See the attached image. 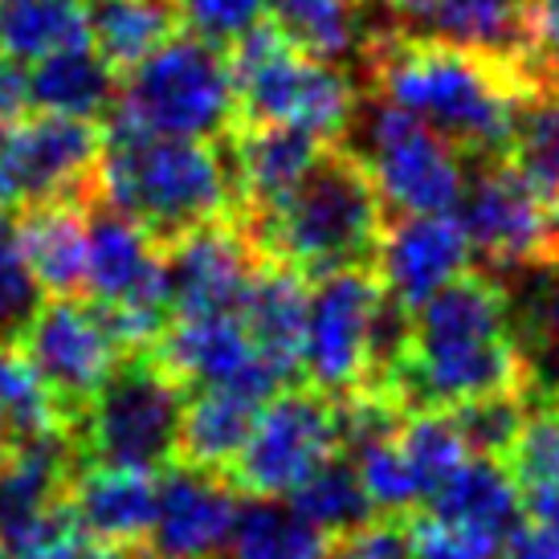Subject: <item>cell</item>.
<instances>
[{
    "mask_svg": "<svg viewBox=\"0 0 559 559\" xmlns=\"http://www.w3.org/2000/svg\"><path fill=\"white\" fill-rule=\"evenodd\" d=\"M413 408H457V404L535 392L527 356L511 319V290L490 274L462 270L408 311L404 343L389 372L376 380Z\"/></svg>",
    "mask_w": 559,
    "mask_h": 559,
    "instance_id": "cell-1",
    "label": "cell"
},
{
    "mask_svg": "<svg viewBox=\"0 0 559 559\" xmlns=\"http://www.w3.org/2000/svg\"><path fill=\"white\" fill-rule=\"evenodd\" d=\"M359 62L376 98L417 115L462 159L511 152L514 107L535 79L531 62L413 37L396 25L364 33Z\"/></svg>",
    "mask_w": 559,
    "mask_h": 559,
    "instance_id": "cell-2",
    "label": "cell"
},
{
    "mask_svg": "<svg viewBox=\"0 0 559 559\" xmlns=\"http://www.w3.org/2000/svg\"><path fill=\"white\" fill-rule=\"evenodd\" d=\"M98 201L143 225L159 246L204 221L237 217L225 147L103 123Z\"/></svg>",
    "mask_w": 559,
    "mask_h": 559,
    "instance_id": "cell-3",
    "label": "cell"
},
{
    "mask_svg": "<svg viewBox=\"0 0 559 559\" xmlns=\"http://www.w3.org/2000/svg\"><path fill=\"white\" fill-rule=\"evenodd\" d=\"M384 221L380 188L352 143H326L282 209L241 225L262 258L319 278L343 265H372Z\"/></svg>",
    "mask_w": 559,
    "mask_h": 559,
    "instance_id": "cell-4",
    "label": "cell"
},
{
    "mask_svg": "<svg viewBox=\"0 0 559 559\" xmlns=\"http://www.w3.org/2000/svg\"><path fill=\"white\" fill-rule=\"evenodd\" d=\"M237 86V123H286L323 143H347L359 94L335 62H323L265 16L229 49Z\"/></svg>",
    "mask_w": 559,
    "mask_h": 559,
    "instance_id": "cell-5",
    "label": "cell"
},
{
    "mask_svg": "<svg viewBox=\"0 0 559 559\" xmlns=\"http://www.w3.org/2000/svg\"><path fill=\"white\" fill-rule=\"evenodd\" d=\"M103 123L180 140H225L237 123L229 49L180 29L168 46L119 79L115 107Z\"/></svg>",
    "mask_w": 559,
    "mask_h": 559,
    "instance_id": "cell-6",
    "label": "cell"
},
{
    "mask_svg": "<svg viewBox=\"0 0 559 559\" xmlns=\"http://www.w3.org/2000/svg\"><path fill=\"white\" fill-rule=\"evenodd\" d=\"M185 392L188 389L159 364L152 347L127 352L107 384L66 429L74 462L164 469L176 462Z\"/></svg>",
    "mask_w": 559,
    "mask_h": 559,
    "instance_id": "cell-7",
    "label": "cell"
},
{
    "mask_svg": "<svg viewBox=\"0 0 559 559\" xmlns=\"http://www.w3.org/2000/svg\"><path fill=\"white\" fill-rule=\"evenodd\" d=\"M82 298H91L107 314L110 331L119 335L127 352L152 347L171 319L164 246L143 225L103 201L86 204Z\"/></svg>",
    "mask_w": 559,
    "mask_h": 559,
    "instance_id": "cell-8",
    "label": "cell"
},
{
    "mask_svg": "<svg viewBox=\"0 0 559 559\" xmlns=\"http://www.w3.org/2000/svg\"><path fill=\"white\" fill-rule=\"evenodd\" d=\"M343 453L340 404L319 389H290L282 384L265 396L249 437L225 478L237 495L249 498H290L307 478Z\"/></svg>",
    "mask_w": 559,
    "mask_h": 559,
    "instance_id": "cell-9",
    "label": "cell"
},
{
    "mask_svg": "<svg viewBox=\"0 0 559 559\" xmlns=\"http://www.w3.org/2000/svg\"><path fill=\"white\" fill-rule=\"evenodd\" d=\"M469 249L495 270L559 265V197L544 192L507 156L474 159L462 192Z\"/></svg>",
    "mask_w": 559,
    "mask_h": 559,
    "instance_id": "cell-10",
    "label": "cell"
},
{
    "mask_svg": "<svg viewBox=\"0 0 559 559\" xmlns=\"http://www.w3.org/2000/svg\"><path fill=\"white\" fill-rule=\"evenodd\" d=\"M384 286L372 265H343L311 278L298 372L326 396L364 389L376 372V326Z\"/></svg>",
    "mask_w": 559,
    "mask_h": 559,
    "instance_id": "cell-11",
    "label": "cell"
},
{
    "mask_svg": "<svg viewBox=\"0 0 559 559\" xmlns=\"http://www.w3.org/2000/svg\"><path fill=\"white\" fill-rule=\"evenodd\" d=\"M372 171L380 201L392 213H453L466 192V164L417 115L368 98L364 140L352 147Z\"/></svg>",
    "mask_w": 559,
    "mask_h": 559,
    "instance_id": "cell-12",
    "label": "cell"
},
{
    "mask_svg": "<svg viewBox=\"0 0 559 559\" xmlns=\"http://www.w3.org/2000/svg\"><path fill=\"white\" fill-rule=\"evenodd\" d=\"M103 123L37 115L0 131V213L41 201H98Z\"/></svg>",
    "mask_w": 559,
    "mask_h": 559,
    "instance_id": "cell-13",
    "label": "cell"
},
{
    "mask_svg": "<svg viewBox=\"0 0 559 559\" xmlns=\"http://www.w3.org/2000/svg\"><path fill=\"white\" fill-rule=\"evenodd\" d=\"M13 347L29 359V368L41 376L49 396L58 401L66 429L127 356L119 335L110 331L107 314L82 295L41 298V307L21 326Z\"/></svg>",
    "mask_w": 559,
    "mask_h": 559,
    "instance_id": "cell-14",
    "label": "cell"
},
{
    "mask_svg": "<svg viewBox=\"0 0 559 559\" xmlns=\"http://www.w3.org/2000/svg\"><path fill=\"white\" fill-rule=\"evenodd\" d=\"M262 253L237 217L204 221L164 246L171 314H237Z\"/></svg>",
    "mask_w": 559,
    "mask_h": 559,
    "instance_id": "cell-15",
    "label": "cell"
},
{
    "mask_svg": "<svg viewBox=\"0 0 559 559\" xmlns=\"http://www.w3.org/2000/svg\"><path fill=\"white\" fill-rule=\"evenodd\" d=\"M152 352L185 389L225 384L265 401L286 384L249 343L241 314H171Z\"/></svg>",
    "mask_w": 559,
    "mask_h": 559,
    "instance_id": "cell-16",
    "label": "cell"
},
{
    "mask_svg": "<svg viewBox=\"0 0 559 559\" xmlns=\"http://www.w3.org/2000/svg\"><path fill=\"white\" fill-rule=\"evenodd\" d=\"M469 258L466 225L453 213H396L384 221L372 270L401 311H417L425 298L469 270Z\"/></svg>",
    "mask_w": 559,
    "mask_h": 559,
    "instance_id": "cell-17",
    "label": "cell"
},
{
    "mask_svg": "<svg viewBox=\"0 0 559 559\" xmlns=\"http://www.w3.org/2000/svg\"><path fill=\"white\" fill-rule=\"evenodd\" d=\"M237 498L225 474L192 469L185 462H168L159 469L156 519H152V551L156 559H221L234 535Z\"/></svg>",
    "mask_w": 559,
    "mask_h": 559,
    "instance_id": "cell-18",
    "label": "cell"
},
{
    "mask_svg": "<svg viewBox=\"0 0 559 559\" xmlns=\"http://www.w3.org/2000/svg\"><path fill=\"white\" fill-rule=\"evenodd\" d=\"M234 176L237 221H262L298 188L326 143L286 123H234L221 140Z\"/></svg>",
    "mask_w": 559,
    "mask_h": 559,
    "instance_id": "cell-19",
    "label": "cell"
},
{
    "mask_svg": "<svg viewBox=\"0 0 559 559\" xmlns=\"http://www.w3.org/2000/svg\"><path fill=\"white\" fill-rule=\"evenodd\" d=\"M392 25L495 58L531 62L527 0H380Z\"/></svg>",
    "mask_w": 559,
    "mask_h": 559,
    "instance_id": "cell-20",
    "label": "cell"
},
{
    "mask_svg": "<svg viewBox=\"0 0 559 559\" xmlns=\"http://www.w3.org/2000/svg\"><path fill=\"white\" fill-rule=\"evenodd\" d=\"M159 469L119 462H74L66 502L94 544H143L156 519Z\"/></svg>",
    "mask_w": 559,
    "mask_h": 559,
    "instance_id": "cell-21",
    "label": "cell"
},
{
    "mask_svg": "<svg viewBox=\"0 0 559 559\" xmlns=\"http://www.w3.org/2000/svg\"><path fill=\"white\" fill-rule=\"evenodd\" d=\"M307 295H311V278H302L298 270L274 262V258H262L246 298H241V311H237L249 343L258 347V356L286 384L298 376V359H302Z\"/></svg>",
    "mask_w": 559,
    "mask_h": 559,
    "instance_id": "cell-22",
    "label": "cell"
},
{
    "mask_svg": "<svg viewBox=\"0 0 559 559\" xmlns=\"http://www.w3.org/2000/svg\"><path fill=\"white\" fill-rule=\"evenodd\" d=\"M16 241L46 298L82 295L86 286V204L41 201L16 213Z\"/></svg>",
    "mask_w": 559,
    "mask_h": 559,
    "instance_id": "cell-23",
    "label": "cell"
},
{
    "mask_svg": "<svg viewBox=\"0 0 559 559\" xmlns=\"http://www.w3.org/2000/svg\"><path fill=\"white\" fill-rule=\"evenodd\" d=\"M258 408H262V396L225 389V384H204L197 389V396H185L180 429H176V462L225 474L246 445Z\"/></svg>",
    "mask_w": 559,
    "mask_h": 559,
    "instance_id": "cell-24",
    "label": "cell"
},
{
    "mask_svg": "<svg viewBox=\"0 0 559 559\" xmlns=\"http://www.w3.org/2000/svg\"><path fill=\"white\" fill-rule=\"evenodd\" d=\"M25 94L37 115L103 123L115 107L119 74L94 53V46H74L33 62V70L25 74Z\"/></svg>",
    "mask_w": 559,
    "mask_h": 559,
    "instance_id": "cell-25",
    "label": "cell"
},
{
    "mask_svg": "<svg viewBox=\"0 0 559 559\" xmlns=\"http://www.w3.org/2000/svg\"><path fill=\"white\" fill-rule=\"evenodd\" d=\"M429 511L453 527H466L498 544L523 519V495L498 457L469 453L457 474L429 498Z\"/></svg>",
    "mask_w": 559,
    "mask_h": 559,
    "instance_id": "cell-26",
    "label": "cell"
},
{
    "mask_svg": "<svg viewBox=\"0 0 559 559\" xmlns=\"http://www.w3.org/2000/svg\"><path fill=\"white\" fill-rule=\"evenodd\" d=\"M91 46L123 79L180 33L176 0H86Z\"/></svg>",
    "mask_w": 559,
    "mask_h": 559,
    "instance_id": "cell-27",
    "label": "cell"
},
{
    "mask_svg": "<svg viewBox=\"0 0 559 559\" xmlns=\"http://www.w3.org/2000/svg\"><path fill=\"white\" fill-rule=\"evenodd\" d=\"M91 46L86 0H0V58L25 66Z\"/></svg>",
    "mask_w": 559,
    "mask_h": 559,
    "instance_id": "cell-28",
    "label": "cell"
},
{
    "mask_svg": "<svg viewBox=\"0 0 559 559\" xmlns=\"http://www.w3.org/2000/svg\"><path fill=\"white\" fill-rule=\"evenodd\" d=\"M511 481L523 495V507L544 511L559 498V392L535 389L527 413L519 420V433L498 457Z\"/></svg>",
    "mask_w": 559,
    "mask_h": 559,
    "instance_id": "cell-29",
    "label": "cell"
},
{
    "mask_svg": "<svg viewBox=\"0 0 559 559\" xmlns=\"http://www.w3.org/2000/svg\"><path fill=\"white\" fill-rule=\"evenodd\" d=\"M229 559H326L331 535L311 527L286 498H249L241 502L225 547Z\"/></svg>",
    "mask_w": 559,
    "mask_h": 559,
    "instance_id": "cell-30",
    "label": "cell"
},
{
    "mask_svg": "<svg viewBox=\"0 0 559 559\" xmlns=\"http://www.w3.org/2000/svg\"><path fill=\"white\" fill-rule=\"evenodd\" d=\"M514 168L535 185L559 197V79L535 66V79L514 107L511 152Z\"/></svg>",
    "mask_w": 559,
    "mask_h": 559,
    "instance_id": "cell-31",
    "label": "cell"
},
{
    "mask_svg": "<svg viewBox=\"0 0 559 559\" xmlns=\"http://www.w3.org/2000/svg\"><path fill=\"white\" fill-rule=\"evenodd\" d=\"M265 16L286 41L323 62H340L364 41V0H265Z\"/></svg>",
    "mask_w": 559,
    "mask_h": 559,
    "instance_id": "cell-32",
    "label": "cell"
},
{
    "mask_svg": "<svg viewBox=\"0 0 559 559\" xmlns=\"http://www.w3.org/2000/svg\"><path fill=\"white\" fill-rule=\"evenodd\" d=\"M396 450H401L404 466L417 481L420 507L457 474V466L469 457V445L462 429L453 425L445 408H413L404 413L396 425Z\"/></svg>",
    "mask_w": 559,
    "mask_h": 559,
    "instance_id": "cell-33",
    "label": "cell"
},
{
    "mask_svg": "<svg viewBox=\"0 0 559 559\" xmlns=\"http://www.w3.org/2000/svg\"><path fill=\"white\" fill-rule=\"evenodd\" d=\"M0 417L9 429V441H37V437L66 433V417L58 401L49 396L41 376L29 368V359L13 343L0 347Z\"/></svg>",
    "mask_w": 559,
    "mask_h": 559,
    "instance_id": "cell-34",
    "label": "cell"
},
{
    "mask_svg": "<svg viewBox=\"0 0 559 559\" xmlns=\"http://www.w3.org/2000/svg\"><path fill=\"white\" fill-rule=\"evenodd\" d=\"M286 502H290L311 527L331 535V539L343 535V531L359 527L364 519H372L376 514V507L368 502L364 486H359L356 469H352V462H347L343 453L340 457H331L314 478L302 481Z\"/></svg>",
    "mask_w": 559,
    "mask_h": 559,
    "instance_id": "cell-35",
    "label": "cell"
},
{
    "mask_svg": "<svg viewBox=\"0 0 559 559\" xmlns=\"http://www.w3.org/2000/svg\"><path fill=\"white\" fill-rule=\"evenodd\" d=\"M531 392H502V396H481V401L457 404V408H445L453 417V425L462 429L469 453H481V457H502L507 445L519 433V420L527 413Z\"/></svg>",
    "mask_w": 559,
    "mask_h": 559,
    "instance_id": "cell-36",
    "label": "cell"
},
{
    "mask_svg": "<svg viewBox=\"0 0 559 559\" xmlns=\"http://www.w3.org/2000/svg\"><path fill=\"white\" fill-rule=\"evenodd\" d=\"M41 298H46L41 286L21 258L13 213H0V340L13 343L21 326L33 319V311L41 307Z\"/></svg>",
    "mask_w": 559,
    "mask_h": 559,
    "instance_id": "cell-37",
    "label": "cell"
},
{
    "mask_svg": "<svg viewBox=\"0 0 559 559\" xmlns=\"http://www.w3.org/2000/svg\"><path fill=\"white\" fill-rule=\"evenodd\" d=\"M180 29L217 49H234L258 21H265V0H176Z\"/></svg>",
    "mask_w": 559,
    "mask_h": 559,
    "instance_id": "cell-38",
    "label": "cell"
},
{
    "mask_svg": "<svg viewBox=\"0 0 559 559\" xmlns=\"http://www.w3.org/2000/svg\"><path fill=\"white\" fill-rule=\"evenodd\" d=\"M498 544L466 527H453L433 511H408V556L413 559H495Z\"/></svg>",
    "mask_w": 559,
    "mask_h": 559,
    "instance_id": "cell-39",
    "label": "cell"
},
{
    "mask_svg": "<svg viewBox=\"0 0 559 559\" xmlns=\"http://www.w3.org/2000/svg\"><path fill=\"white\" fill-rule=\"evenodd\" d=\"M326 559H413L408 556V514L376 511L359 527L335 535Z\"/></svg>",
    "mask_w": 559,
    "mask_h": 559,
    "instance_id": "cell-40",
    "label": "cell"
},
{
    "mask_svg": "<svg viewBox=\"0 0 559 559\" xmlns=\"http://www.w3.org/2000/svg\"><path fill=\"white\" fill-rule=\"evenodd\" d=\"M495 559H559V531L544 514H523L502 539H498Z\"/></svg>",
    "mask_w": 559,
    "mask_h": 559,
    "instance_id": "cell-41",
    "label": "cell"
},
{
    "mask_svg": "<svg viewBox=\"0 0 559 559\" xmlns=\"http://www.w3.org/2000/svg\"><path fill=\"white\" fill-rule=\"evenodd\" d=\"M531 66L559 79V0H527Z\"/></svg>",
    "mask_w": 559,
    "mask_h": 559,
    "instance_id": "cell-42",
    "label": "cell"
},
{
    "mask_svg": "<svg viewBox=\"0 0 559 559\" xmlns=\"http://www.w3.org/2000/svg\"><path fill=\"white\" fill-rule=\"evenodd\" d=\"M29 110V94H25V74L21 66L0 58V131L13 127L16 119H25Z\"/></svg>",
    "mask_w": 559,
    "mask_h": 559,
    "instance_id": "cell-43",
    "label": "cell"
},
{
    "mask_svg": "<svg viewBox=\"0 0 559 559\" xmlns=\"http://www.w3.org/2000/svg\"><path fill=\"white\" fill-rule=\"evenodd\" d=\"M86 559H156V551L143 544H107V547L94 544Z\"/></svg>",
    "mask_w": 559,
    "mask_h": 559,
    "instance_id": "cell-44",
    "label": "cell"
},
{
    "mask_svg": "<svg viewBox=\"0 0 559 559\" xmlns=\"http://www.w3.org/2000/svg\"><path fill=\"white\" fill-rule=\"evenodd\" d=\"M9 450H13V441H9V429H4V417H0V466H4Z\"/></svg>",
    "mask_w": 559,
    "mask_h": 559,
    "instance_id": "cell-45",
    "label": "cell"
},
{
    "mask_svg": "<svg viewBox=\"0 0 559 559\" xmlns=\"http://www.w3.org/2000/svg\"><path fill=\"white\" fill-rule=\"evenodd\" d=\"M535 514H544L547 523H551V527H556V531H559V498H556V502H547L544 511H535Z\"/></svg>",
    "mask_w": 559,
    "mask_h": 559,
    "instance_id": "cell-46",
    "label": "cell"
},
{
    "mask_svg": "<svg viewBox=\"0 0 559 559\" xmlns=\"http://www.w3.org/2000/svg\"><path fill=\"white\" fill-rule=\"evenodd\" d=\"M0 559H4V547H0Z\"/></svg>",
    "mask_w": 559,
    "mask_h": 559,
    "instance_id": "cell-47",
    "label": "cell"
}]
</instances>
